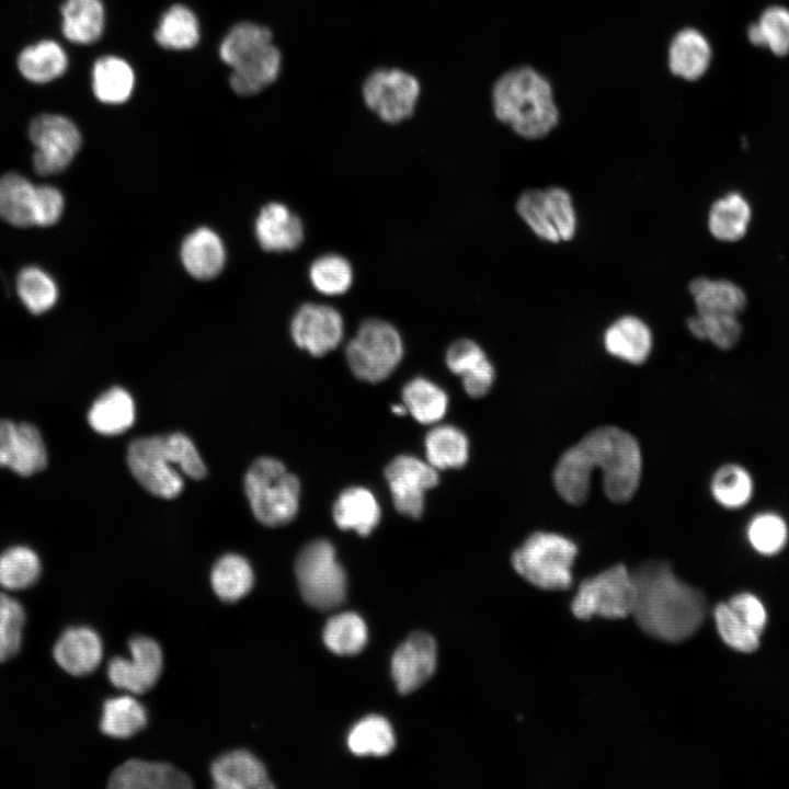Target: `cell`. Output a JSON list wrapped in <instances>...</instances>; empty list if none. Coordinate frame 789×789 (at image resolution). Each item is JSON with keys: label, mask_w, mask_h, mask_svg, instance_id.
I'll return each mask as SVG.
<instances>
[{"label": "cell", "mask_w": 789, "mask_h": 789, "mask_svg": "<svg viewBox=\"0 0 789 789\" xmlns=\"http://www.w3.org/2000/svg\"><path fill=\"white\" fill-rule=\"evenodd\" d=\"M28 136L36 149L34 169L42 175L66 169L81 146L78 127L68 117L58 114H41L33 118Z\"/></svg>", "instance_id": "11"}, {"label": "cell", "mask_w": 789, "mask_h": 789, "mask_svg": "<svg viewBox=\"0 0 789 789\" xmlns=\"http://www.w3.org/2000/svg\"><path fill=\"white\" fill-rule=\"evenodd\" d=\"M420 83L411 73L397 68L373 71L363 84L366 105L386 123L409 118L416 106Z\"/></svg>", "instance_id": "12"}, {"label": "cell", "mask_w": 789, "mask_h": 789, "mask_svg": "<svg viewBox=\"0 0 789 789\" xmlns=\"http://www.w3.org/2000/svg\"><path fill=\"white\" fill-rule=\"evenodd\" d=\"M450 371L461 377L464 389L472 398L485 396L494 381V367L478 343L469 339L453 342L446 352Z\"/></svg>", "instance_id": "18"}, {"label": "cell", "mask_w": 789, "mask_h": 789, "mask_svg": "<svg viewBox=\"0 0 789 789\" xmlns=\"http://www.w3.org/2000/svg\"><path fill=\"white\" fill-rule=\"evenodd\" d=\"M268 43H272V33L267 27L243 22L233 26L226 35L219 55L225 64L231 66L242 55Z\"/></svg>", "instance_id": "49"}, {"label": "cell", "mask_w": 789, "mask_h": 789, "mask_svg": "<svg viewBox=\"0 0 789 789\" xmlns=\"http://www.w3.org/2000/svg\"><path fill=\"white\" fill-rule=\"evenodd\" d=\"M35 186L16 173L0 178V217L13 226L28 227L34 222Z\"/></svg>", "instance_id": "37"}, {"label": "cell", "mask_w": 789, "mask_h": 789, "mask_svg": "<svg viewBox=\"0 0 789 789\" xmlns=\"http://www.w3.org/2000/svg\"><path fill=\"white\" fill-rule=\"evenodd\" d=\"M155 37L157 43L167 49L193 48L199 41L197 18L185 5L175 4L161 16Z\"/></svg>", "instance_id": "39"}, {"label": "cell", "mask_w": 789, "mask_h": 789, "mask_svg": "<svg viewBox=\"0 0 789 789\" xmlns=\"http://www.w3.org/2000/svg\"><path fill=\"white\" fill-rule=\"evenodd\" d=\"M135 85L130 65L116 56H103L92 68V90L106 104H122L129 99Z\"/></svg>", "instance_id": "30"}, {"label": "cell", "mask_w": 789, "mask_h": 789, "mask_svg": "<svg viewBox=\"0 0 789 789\" xmlns=\"http://www.w3.org/2000/svg\"><path fill=\"white\" fill-rule=\"evenodd\" d=\"M576 545L554 533L536 531L512 554L515 571L531 585L542 590H567L571 586Z\"/></svg>", "instance_id": "6"}, {"label": "cell", "mask_w": 789, "mask_h": 789, "mask_svg": "<svg viewBox=\"0 0 789 789\" xmlns=\"http://www.w3.org/2000/svg\"><path fill=\"white\" fill-rule=\"evenodd\" d=\"M127 464L135 479L151 494L162 499L178 496L183 476L203 479L206 467L193 442L182 433L141 437L127 450Z\"/></svg>", "instance_id": "4"}, {"label": "cell", "mask_w": 789, "mask_h": 789, "mask_svg": "<svg viewBox=\"0 0 789 789\" xmlns=\"http://www.w3.org/2000/svg\"><path fill=\"white\" fill-rule=\"evenodd\" d=\"M244 489L252 513L261 524L275 527L295 518L299 507V480L279 460L256 459L245 473Z\"/></svg>", "instance_id": "5"}, {"label": "cell", "mask_w": 789, "mask_h": 789, "mask_svg": "<svg viewBox=\"0 0 789 789\" xmlns=\"http://www.w3.org/2000/svg\"><path fill=\"white\" fill-rule=\"evenodd\" d=\"M751 217L752 210L746 198L737 192H731L711 205L708 228L716 239L734 242L745 236Z\"/></svg>", "instance_id": "31"}, {"label": "cell", "mask_w": 789, "mask_h": 789, "mask_svg": "<svg viewBox=\"0 0 789 789\" xmlns=\"http://www.w3.org/2000/svg\"><path fill=\"white\" fill-rule=\"evenodd\" d=\"M352 264L343 255L328 253L317 258L309 267V279L313 288L327 296L346 293L353 284Z\"/></svg>", "instance_id": "41"}, {"label": "cell", "mask_w": 789, "mask_h": 789, "mask_svg": "<svg viewBox=\"0 0 789 789\" xmlns=\"http://www.w3.org/2000/svg\"><path fill=\"white\" fill-rule=\"evenodd\" d=\"M636 585L632 614L651 637L681 642L702 625L707 605L702 594L681 581L668 563L649 561L631 572Z\"/></svg>", "instance_id": "2"}, {"label": "cell", "mask_w": 789, "mask_h": 789, "mask_svg": "<svg viewBox=\"0 0 789 789\" xmlns=\"http://www.w3.org/2000/svg\"><path fill=\"white\" fill-rule=\"evenodd\" d=\"M492 107L500 122L529 140L546 137L559 123L550 82L529 66L510 69L496 80Z\"/></svg>", "instance_id": "3"}, {"label": "cell", "mask_w": 789, "mask_h": 789, "mask_svg": "<svg viewBox=\"0 0 789 789\" xmlns=\"http://www.w3.org/2000/svg\"><path fill=\"white\" fill-rule=\"evenodd\" d=\"M88 421L102 435H117L127 431L135 421V404L123 388L113 387L92 404Z\"/></svg>", "instance_id": "29"}, {"label": "cell", "mask_w": 789, "mask_h": 789, "mask_svg": "<svg viewBox=\"0 0 789 789\" xmlns=\"http://www.w3.org/2000/svg\"><path fill=\"white\" fill-rule=\"evenodd\" d=\"M41 573L37 554L26 547H13L0 556V585L18 591L33 585Z\"/></svg>", "instance_id": "44"}, {"label": "cell", "mask_w": 789, "mask_h": 789, "mask_svg": "<svg viewBox=\"0 0 789 789\" xmlns=\"http://www.w3.org/2000/svg\"><path fill=\"white\" fill-rule=\"evenodd\" d=\"M403 356V342L397 328L376 318L364 320L345 347L352 373L362 380L386 379Z\"/></svg>", "instance_id": "7"}, {"label": "cell", "mask_w": 789, "mask_h": 789, "mask_svg": "<svg viewBox=\"0 0 789 789\" xmlns=\"http://www.w3.org/2000/svg\"><path fill=\"white\" fill-rule=\"evenodd\" d=\"M747 538L757 552L771 556L779 552L786 545L788 528L780 516L774 513H763L751 521Z\"/></svg>", "instance_id": "50"}, {"label": "cell", "mask_w": 789, "mask_h": 789, "mask_svg": "<svg viewBox=\"0 0 789 789\" xmlns=\"http://www.w3.org/2000/svg\"><path fill=\"white\" fill-rule=\"evenodd\" d=\"M711 493L725 508L744 506L753 493V481L748 472L737 465L720 467L711 479Z\"/></svg>", "instance_id": "46"}, {"label": "cell", "mask_w": 789, "mask_h": 789, "mask_svg": "<svg viewBox=\"0 0 789 789\" xmlns=\"http://www.w3.org/2000/svg\"><path fill=\"white\" fill-rule=\"evenodd\" d=\"M210 583L224 602H237L253 587L254 574L249 561L240 554L227 553L214 564Z\"/></svg>", "instance_id": "34"}, {"label": "cell", "mask_w": 789, "mask_h": 789, "mask_svg": "<svg viewBox=\"0 0 789 789\" xmlns=\"http://www.w3.org/2000/svg\"><path fill=\"white\" fill-rule=\"evenodd\" d=\"M634 602L632 574L625 565L617 564L584 580L571 603V610L583 620L593 616L620 619L632 614Z\"/></svg>", "instance_id": "10"}, {"label": "cell", "mask_w": 789, "mask_h": 789, "mask_svg": "<svg viewBox=\"0 0 789 789\" xmlns=\"http://www.w3.org/2000/svg\"><path fill=\"white\" fill-rule=\"evenodd\" d=\"M180 254L188 274L202 281L216 277L226 263V250L220 237L206 227L197 228L186 236Z\"/></svg>", "instance_id": "25"}, {"label": "cell", "mask_w": 789, "mask_h": 789, "mask_svg": "<svg viewBox=\"0 0 789 789\" xmlns=\"http://www.w3.org/2000/svg\"><path fill=\"white\" fill-rule=\"evenodd\" d=\"M603 342L611 356L639 365L648 359L653 338L649 325L642 319L626 315L607 327Z\"/></svg>", "instance_id": "24"}, {"label": "cell", "mask_w": 789, "mask_h": 789, "mask_svg": "<svg viewBox=\"0 0 789 789\" xmlns=\"http://www.w3.org/2000/svg\"><path fill=\"white\" fill-rule=\"evenodd\" d=\"M402 400L408 412L423 424L443 419L448 405L446 392L424 377H415L404 385Z\"/></svg>", "instance_id": "38"}, {"label": "cell", "mask_w": 789, "mask_h": 789, "mask_svg": "<svg viewBox=\"0 0 789 789\" xmlns=\"http://www.w3.org/2000/svg\"><path fill=\"white\" fill-rule=\"evenodd\" d=\"M18 293L25 307L34 315L49 310L58 298V289L54 279L35 266L20 272Z\"/></svg>", "instance_id": "48"}, {"label": "cell", "mask_w": 789, "mask_h": 789, "mask_svg": "<svg viewBox=\"0 0 789 789\" xmlns=\"http://www.w3.org/2000/svg\"><path fill=\"white\" fill-rule=\"evenodd\" d=\"M68 57L56 42L44 39L25 47L18 57L21 75L34 83H47L67 70Z\"/></svg>", "instance_id": "33"}, {"label": "cell", "mask_w": 789, "mask_h": 789, "mask_svg": "<svg viewBox=\"0 0 789 789\" xmlns=\"http://www.w3.org/2000/svg\"><path fill=\"white\" fill-rule=\"evenodd\" d=\"M323 641L327 648L335 654H356L367 642L366 625L354 613L333 616L323 629Z\"/></svg>", "instance_id": "42"}, {"label": "cell", "mask_w": 789, "mask_h": 789, "mask_svg": "<svg viewBox=\"0 0 789 789\" xmlns=\"http://www.w3.org/2000/svg\"><path fill=\"white\" fill-rule=\"evenodd\" d=\"M129 658L115 656L107 665V677L113 686L128 693L144 694L158 682L163 655L160 645L145 636L133 637L128 642Z\"/></svg>", "instance_id": "15"}, {"label": "cell", "mask_w": 789, "mask_h": 789, "mask_svg": "<svg viewBox=\"0 0 789 789\" xmlns=\"http://www.w3.org/2000/svg\"><path fill=\"white\" fill-rule=\"evenodd\" d=\"M689 332L701 341H709L718 348L729 350L740 340L742 328L735 315L696 313L687 319Z\"/></svg>", "instance_id": "47"}, {"label": "cell", "mask_w": 789, "mask_h": 789, "mask_svg": "<svg viewBox=\"0 0 789 789\" xmlns=\"http://www.w3.org/2000/svg\"><path fill=\"white\" fill-rule=\"evenodd\" d=\"M108 787L115 789H186L192 787V781L187 775L170 764L129 759L112 773Z\"/></svg>", "instance_id": "19"}, {"label": "cell", "mask_w": 789, "mask_h": 789, "mask_svg": "<svg viewBox=\"0 0 789 789\" xmlns=\"http://www.w3.org/2000/svg\"><path fill=\"white\" fill-rule=\"evenodd\" d=\"M395 507L402 515L420 518L424 493L438 483L436 469L412 455L395 457L385 469Z\"/></svg>", "instance_id": "14"}, {"label": "cell", "mask_w": 789, "mask_h": 789, "mask_svg": "<svg viewBox=\"0 0 789 789\" xmlns=\"http://www.w3.org/2000/svg\"><path fill=\"white\" fill-rule=\"evenodd\" d=\"M15 423L0 420V467L9 466L16 434Z\"/></svg>", "instance_id": "53"}, {"label": "cell", "mask_w": 789, "mask_h": 789, "mask_svg": "<svg viewBox=\"0 0 789 789\" xmlns=\"http://www.w3.org/2000/svg\"><path fill=\"white\" fill-rule=\"evenodd\" d=\"M54 658L57 664L71 675L90 674L103 658L101 638L89 627L69 628L56 642Z\"/></svg>", "instance_id": "22"}, {"label": "cell", "mask_w": 789, "mask_h": 789, "mask_svg": "<svg viewBox=\"0 0 789 789\" xmlns=\"http://www.w3.org/2000/svg\"><path fill=\"white\" fill-rule=\"evenodd\" d=\"M688 289L698 313L737 316L746 305L744 291L731 281L700 276Z\"/></svg>", "instance_id": "28"}, {"label": "cell", "mask_w": 789, "mask_h": 789, "mask_svg": "<svg viewBox=\"0 0 789 789\" xmlns=\"http://www.w3.org/2000/svg\"><path fill=\"white\" fill-rule=\"evenodd\" d=\"M436 662L434 639L425 632L412 633L391 660V675L398 690L408 694L419 688L432 676Z\"/></svg>", "instance_id": "17"}, {"label": "cell", "mask_w": 789, "mask_h": 789, "mask_svg": "<svg viewBox=\"0 0 789 789\" xmlns=\"http://www.w3.org/2000/svg\"><path fill=\"white\" fill-rule=\"evenodd\" d=\"M295 344L319 357L338 347L344 334L342 315L332 306L307 302L295 312L290 322Z\"/></svg>", "instance_id": "16"}, {"label": "cell", "mask_w": 789, "mask_h": 789, "mask_svg": "<svg viewBox=\"0 0 789 789\" xmlns=\"http://www.w3.org/2000/svg\"><path fill=\"white\" fill-rule=\"evenodd\" d=\"M516 211L539 239L560 243L572 240L578 216L571 194L560 186L531 188L516 201Z\"/></svg>", "instance_id": "9"}, {"label": "cell", "mask_w": 789, "mask_h": 789, "mask_svg": "<svg viewBox=\"0 0 789 789\" xmlns=\"http://www.w3.org/2000/svg\"><path fill=\"white\" fill-rule=\"evenodd\" d=\"M391 411L397 415H404L408 412V409L404 404H393L391 407Z\"/></svg>", "instance_id": "54"}, {"label": "cell", "mask_w": 789, "mask_h": 789, "mask_svg": "<svg viewBox=\"0 0 789 789\" xmlns=\"http://www.w3.org/2000/svg\"><path fill=\"white\" fill-rule=\"evenodd\" d=\"M747 35L753 45L769 48L784 56L789 53V10L782 7L766 9L757 23L752 24Z\"/></svg>", "instance_id": "45"}, {"label": "cell", "mask_w": 789, "mask_h": 789, "mask_svg": "<svg viewBox=\"0 0 789 789\" xmlns=\"http://www.w3.org/2000/svg\"><path fill=\"white\" fill-rule=\"evenodd\" d=\"M215 787L220 789L273 788L262 762L245 750H235L220 755L210 767Z\"/></svg>", "instance_id": "23"}, {"label": "cell", "mask_w": 789, "mask_h": 789, "mask_svg": "<svg viewBox=\"0 0 789 789\" xmlns=\"http://www.w3.org/2000/svg\"><path fill=\"white\" fill-rule=\"evenodd\" d=\"M61 14L62 33L68 41L88 45L102 36L105 12L101 0H66Z\"/></svg>", "instance_id": "32"}, {"label": "cell", "mask_w": 789, "mask_h": 789, "mask_svg": "<svg viewBox=\"0 0 789 789\" xmlns=\"http://www.w3.org/2000/svg\"><path fill=\"white\" fill-rule=\"evenodd\" d=\"M594 469H599L603 489L614 503H625L636 493L642 457L638 442L616 426H602L568 448L553 469V485L569 504L586 501Z\"/></svg>", "instance_id": "1"}, {"label": "cell", "mask_w": 789, "mask_h": 789, "mask_svg": "<svg viewBox=\"0 0 789 789\" xmlns=\"http://www.w3.org/2000/svg\"><path fill=\"white\" fill-rule=\"evenodd\" d=\"M255 236L262 249L284 252L297 249L305 237L300 218L285 204H266L255 220Z\"/></svg>", "instance_id": "20"}, {"label": "cell", "mask_w": 789, "mask_h": 789, "mask_svg": "<svg viewBox=\"0 0 789 789\" xmlns=\"http://www.w3.org/2000/svg\"><path fill=\"white\" fill-rule=\"evenodd\" d=\"M147 720L146 708L137 699L121 695L104 701L100 729L111 737L126 739L145 728Z\"/></svg>", "instance_id": "36"}, {"label": "cell", "mask_w": 789, "mask_h": 789, "mask_svg": "<svg viewBox=\"0 0 789 789\" xmlns=\"http://www.w3.org/2000/svg\"><path fill=\"white\" fill-rule=\"evenodd\" d=\"M332 513L339 528L353 529L361 536H368L381 517L376 496L363 487L343 490L333 504Z\"/></svg>", "instance_id": "27"}, {"label": "cell", "mask_w": 789, "mask_h": 789, "mask_svg": "<svg viewBox=\"0 0 789 789\" xmlns=\"http://www.w3.org/2000/svg\"><path fill=\"white\" fill-rule=\"evenodd\" d=\"M46 465V447L38 430L27 423L18 424L8 468L27 477L42 471Z\"/></svg>", "instance_id": "43"}, {"label": "cell", "mask_w": 789, "mask_h": 789, "mask_svg": "<svg viewBox=\"0 0 789 789\" xmlns=\"http://www.w3.org/2000/svg\"><path fill=\"white\" fill-rule=\"evenodd\" d=\"M713 618L718 633L728 647L743 653L758 649L767 613L757 596L745 592L736 594L717 605Z\"/></svg>", "instance_id": "13"}, {"label": "cell", "mask_w": 789, "mask_h": 789, "mask_svg": "<svg viewBox=\"0 0 789 789\" xmlns=\"http://www.w3.org/2000/svg\"><path fill=\"white\" fill-rule=\"evenodd\" d=\"M395 743L390 723L378 716H369L358 721L347 736L350 751L358 756L387 755L393 750Z\"/></svg>", "instance_id": "40"}, {"label": "cell", "mask_w": 789, "mask_h": 789, "mask_svg": "<svg viewBox=\"0 0 789 789\" xmlns=\"http://www.w3.org/2000/svg\"><path fill=\"white\" fill-rule=\"evenodd\" d=\"M25 613L22 605L0 593V662L16 654L22 642Z\"/></svg>", "instance_id": "51"}, {"label": "cell", "mask_w": 789, "mask_h": 789, "mask_svg": "<svg viewBox=\"0 0 789 789\" xmlns=\"http://www.w3.org/2000/svg\"><path fill=\"white\" fill-rule=\"evenodd\" d=\"M425 454L435 469L460 468L468 460V438L454 425H437L425 436Z\"/></svg>", "instance_id": "35"}, {"label": "cell", "mask_w": 789, "mask_h": 789, "mask_svg": "<svg viewBox=\"0 0 789 789\" xmlns=\"http://www.w3.org/2000/svg\"><path fill=\"white\" fill-rule=\"evenodd\" d=\"M295 573L305 601L319 609H331L346 596V575L332 544L317 539L299 552Z\"/></svg>", "instance_id": "8"}, {"label": "cell", "mask_w": 789, "mask_h": 789, "mask_svg": "<svg viewBox=\"0 0 789 789\" xmlns=\"http://www.w3.org/2000/svg\"><path fill=\"white\" fill-rule=\"evenodd\" d=\"M282 56L276 46L268 43L240 57L232 66L230 85L242 96L259 93L277 78Z\"/></svg>", "instance_id": "21"}, {"label": "cell", "mask_w": 789, "mask_h": 789, "mask_svg": "<svg viewBox=\"0 0 789 789\" xmlns=\"http://www.w3.org/2000/svg\"><path fill=\"white\" fill-rule=\"evenodd\" d=\"M64 197L50 185L35 186L34 222L38 226L54 225L61 216Z\"/></svg>", "instance_id": "52"}, {"label": "cell", "mask_w": 789, "mask_h": 789, "mask_svg": "<svg viewBox=\"0 0 789 789\" xmlns=\"http://www.w3.org/2000/svg\"><path fill=\"white\" fill-rule=\"evenodd\" d=\"M667 61L673 75L688 81L697 80L709 68L710 44L698 30L683 28L674 35L670 43Z\"/></svg>", "instance_id": "26"}]
</instances>
